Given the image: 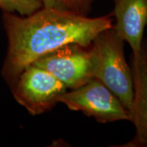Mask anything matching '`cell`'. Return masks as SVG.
Instances as JSON below:
<instances>
[{
    "label": "cell",
    "mask_w": 147,
    "mask_h": 147,
    "mask_svg": "<svg viewBox=\"0 0 147 147\" xmlns=\"http://www.w3.org/2000/svg\"><path fill=\"white\" fill-rule=\"evenodd\" d=\"M112 13L89 17L42 7L29 16L3 12L7 50L1 74L11 88L28 65L69 43L89 47L99 33L114 26Z\"/></svg>",
    "instance_id": "6da1fadb"
},
{
    "label": "cell",
    "mask_w": 147,
    "mask_h": 147,
    "mask_svg": "<svg viewBox=\"0 0 147 147\" xmlns=\"http://www.w3.org/2000/svg\"><path fill=\"white\" fill-rule=\"evenodd\" d=\"M124 43L125 40L113 26L95 37L89 50L92 78L105 85L130 111L133 79L124 56Z\"/></svg>",
    "instance_id": "7a4b0ae2"
},
{
    "label": "cell",
    "mask_w": 147,
    "mask_h": 147,
    "mask_svg": "<svg viewBox=\"0 0 147 147\" xmlns=\"http://www.w3.org/2000/svg\"><path fill=\"white\" fill-rule=\"evenodd\" d=\"M68 109L79 111L98 123L129 120L130 113L105 85L92 78L77 88L65 92L59 99Z\"/></svg>",
    "instance_id": "3957f363"
},
{
    "label": "cell",
    "mask_w": 147,
    "mask_h": 147,
    "mask_svg": "<svg viewBox=\"0 0 147 147\" xmlns=\"http://www.w3.org/2000/svg\"><path fill=\"white\" fill-rule=\"evenodd\" d=\"M15 100L31 115L52 110L67 88L52 74L31 64L25 69L11 88Z\"/></svg>",
    "instance_id": "277c9868"
},
{
    "label": "cell",
    "mask_w": 147,
    "mask_h": 147,
    "mask_svg": "<svg viewBox=\"0 0 147 147\" xmlns=\"http://www.w3.org/2000/svg\"><path fill=\"white\" fill-rule=\"evenodd\" d=\"M32 64L52 74L67 89L77 88L92 79L89 47L78 43L64 45Z\"/></svg>",
    "instance_id": "5b68a950"
},
{
    "label": "cell",
    "mask_w": 147,
    "mask_h": 147,
    "mask_svg": "<svg viewBox=\"0 0 147 147\" xmlns=\"http://www.w3.org/2000/svg\"><path fill=\"white\" fill-rule=\"evenodd\" d=\"M114 26L132 51V57L142 53V39L147 26V0H114Z\"/></svg>",
    "instance_id": "8992f818"
},
{
    "label": "cell",
    "mask_w": 147,
    "mask_h": 147,
    "mask_svg": "<svg viewBox=\"0 0 147 147\" xmlns=\"http://www.w3.org/2000/svg\"><path fill=\"white\" fill-rule=\"evenodd\" d=\"M131 68L133 99L129 112L136 133L131 141L119 146L147 147V65L142 52L139 57H132Z\"/></svg>",
    "instance_id": "52a82bcc"
},
{
    "label": "cell",
    "mask_w": 147,
    "mask_h": 147,
    "mask_svg": "<svg viewBox=\"0 0 147 147\" xmlns=\"http://www.w3.org/2000/svg\"><path fill=\"white\" fill-rule=\"evenodd\" d=\"M44 7L69 11L88 16L94 0H42Z\"/></svg>",
    "instance_id": "ba28073f"
},
{
    "label": "cell",
    "mask_w": 147,
    "mask_h": 147,
    "mask_svg": "<svg viewBox=\"0 0 147 147\" xmlns=\"http://www.w3.org/2000/svg\"><path fill=\"white\" fill-rule=\"evenodd\" d=\"M42 0H0V8L3 12L29 16L41 9Z\"/></svg>",
    "instance_id": "9c48e42d"
},
{
    "label": "cell",
    "mask_w": 147,
    "mask_h": 147,
    "mask_svg": "<svg viewBox=\"0 0 147 147\" xmlns=\"http://www.w3.org/2000/svg\"><path fill=\"white\" fill-rule=\"evenodd\" d=\"M142 54H143V56H144V58H145V60H146V62L147 65V45L146 47H143V46H142Z\"/></svg>",
    "instance_id": "30bf717a"
}]
</instances>
